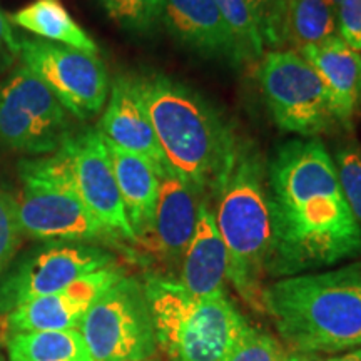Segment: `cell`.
<instances>
[{"mask_svg":"<svg viewBox=\"0 0 361 361\" xmlns=\"http://www.w3.org/2000/svg\"><path fill=\"white\" fill-rule=\"evenodd\" d=\"M101 4L111 20L129 32H152L162 22L164 0H101Z\"/></svg>","mask_w":361,"mask_h":361,"instance_id":"24","label":"cell"},{"mask_svg":"<svg viewBox=\"0 0 361 361\" xmlns=\"http://www.w3.org/2000/svg\"><path fill=\"white\" fill-rule=\"evenodd\" d=\"M283 361H328L318 353H303V351H293L290 355H284Z\"/></svg>","mask_w":361,"mask_h":361,"instance_id":"31","label":"cell"},{"mask_svg":"<svg viewBox=\"0 0 361 361\" xmlns=\"http://www.w3.org/2000/svg\"><path fill=\"white\" fill-rule=\"evenodd\" d=\"M142 286L157 346L171 361H226L247 328L226 293L196 296L162 276H149Z\"/></svg>","mask_w":361,"mask_h":361,"instance_id":"5","label":"cell"},{"mask_svg":"<svg viewBox=\"0 0 361 361\" xmlns=\"http://www.w3.org/2000/svg\"><path fill=\"white\" fill-rule=\"evenodd\" d=\"M271 252L266 273L298 276L361 256V226L318 139H293L266 164Z\"/></svg>","mask_w":361,"mask_h":361,"instance_id":"1","label":"cell"},{"mask_svg":"<svg viewBox=\"0 0 361 361\" xmlns=\"http://www.w3.org/2000/svg\"><path fill=\"white\" fill-rule=\"evenodd\" d=\"M169 166L197 194L213 192L238 137L213 104L164 74L135 78Z\"/></svg>","mask_w":361,"mask_h":361,"instance_id":"3","label":"cell"},{"mask_svg":"<svg viewBox=\"0 0 361 361\" xmlns=\"http://www.w3.org/2000/svg\"><path fill=\"white\" fill-rule=\"evenodd\" d=\"M20 61L51 89L71 116L90 119L109 96V75L97 54L44 39H19Z\"/></svg>","mask_w":361,"mask_h":361,"instance_id":"10","label":"cell"},{"mask_svg":"<svg viewBox=\"0 0 361 361\" xmlns=\"http://www.w3.org/2000/svg\"><path fill=\"white\" fill-rule=\"evenodd\" d=\"M258 78L271 117L284 133L314 139L336 126L323 80L300 52H264Z\"/></svg>","mask_w":361,"mask_h":361,"instance_id":"8","label":"cell"},{"mask_svg":"<svg viewBox=\"0 0 361 361\" xmlns=\"http://www.w3.org/2000/svg\"><path fill=\"white\" fill-rule=\"evenodd\" d=\"M283 346L276 338L247 326L226 361H283Z\"/></svg>","mask_w":361,"mask_h":361,"instance_id":"27","label":"cell"},{"mask_svg":"<svg viewBox=\"0 0 361 361\" xmlns=\"http://www.w3.org/2000/svg\"><path fill=\"white\" fill-rule=\"evenodd\" d=\"M336 25L343 42L361 52V0H341L338 4Z\"/></svg>","mask_w":361,"mask_h":361,"instance_id":"29","label":"cell"},{"mask_svg":"<svg viewBox=\"0 0 361 361\" xmlns=\"http://www.w3.org/2000/svg\"><path fill=\"white\" fill-rule=\"evenodd\" d=\"M62 146L69 154L78 191L94 218L109 234H119L135 241L117 188L109 149L101 130L87 128L78 134H71Z\"/></svg>","mask_w":361,"mask_h":361,"instance_id":"12","label":"cell"},{"mask_svg":"<svg viewBox=\"0 0 361 361\" xmlns=\"http://www.w3.org/2000/svg\"><path fill=\"white\" fill-rule=\"evenodd\" d=\"M197 194L176 171L159 178L154 226L144 245L168 264L180 266L197 219Z\"/></svg>","mask_w":361,"mask_h":361,"instance_id":"16","label":"cell"},{"mask_svg":"<svg viewBox=\"0 0 361 361\" xmlns=\"http://www.w3.org/2000/svg\"><path fill=\"white\" fill-rule=\"evenodd\" d=\"M221 16L241 49L245 62H259L264 56V42L255 17L245 0H214Z\"/></svg>","mask_w":361,"mask_h":361,"instance_id":"23","label":"cell"},{"mask_svg":"<svg viewBox=\"0 0 361 361\" xmlns=\"http://www.w3.org/2000/svg\"><path fill=\"white\" fill-rule=\"evenodd\" d=\"M106 139V137H104ZM114 168L117 188L123 204L137 239H147L154 226L157 196H159V178L156 171L141 156L124 151L106 141Z\"/></svg>","mask_w":361,"mask_h":361,"instance_id":"19","label":"cell"},{"mask_svg":"<svg viewBox=\"0 0 361 361\" xmlns=\"http://www.w3.org/2000/svg\"><path fill=\"white\" fill-rule=\"evenodd\" d=\"M328 361H361V348L351 350L341 356H333Z\"/></svg>","mask_w":361,"mask_h":361,"instance_id":"32","label":"cell"},{"mask_svg":"<svg viewBox=\"0 0 361 361\" xmlns=\"http://www.w3.org/2000/svg\"><path fill=\"white\" fill-rule=\"evenodd\" d=\"M326 2L329 4V6H331L333 8H335V11H336V7H338V4H340L341 2V0H326Z\"/></svg>","mask_w":361,"mask_h":361,"instance_id":"33","label":"cell"},{"mask_svg":"<svg viewBox=\"0 0 361 361\" xmlns=\"http://www.w3.org/2000/svg\"><path fill=\"white\" fill-rule=\"evenodd\" d=\"M162 22L171 35L201 57L246 64L214 0H164Z\"/></svg>","mask_w":361,"mask_h":361,"instance_id":"15","label":"cell"},{"mask_svg":"<svg viewBox=\"0 0 361 361\" xmlns=\"http://www.w3.org/2000/svg\"><path fill=\"white\" fill-rule=\"evenodd\" d=\"M300 54L322 78L336 124L351 129L361 109V54L348 47L340 35L308 45Z\"/></svg>","mask_w":361,"mask_h":361,"instance_id":"17","label":"cell"},{"mask_svg":"<svg viewBox=\"0 0 361 361\" xmlns=\"http://www.w3.org/2000/svg\"><path fill=\"white\" fill-rule=\"evenodd\" d=\"M228 279V251L216 226L207 197L200 201L194 234L180 263L179 283L196 296L224 293Z\"/></svg>","mask_w":361,"mask_h":361,"instance_id":"18","label":"cell"},{"mask_svg":"<svg viewBox=\"0 0 361 361\" xmlns=\"http://www.w3.org/2000/svg\"><path fill=\"white\" fill-rule=\"evenodd\" d=\"M123 278V273L111 268L99 269L78 279L66 290L24 301L12 308L8 316V328L12 333L62 331L79 329L85 311L111 286Z\"/></svg>","mask_w":361,"mask_h":361,"instance_id":"13","label":"cell"},{"mask_svg":"<svg viewBox=\"0 0 361 361\" xmlns=\"http://www.w3.org/2000/svg\"><path fill=\"white\" fill-rule=\"evenodd\" d=\"M333 161L343 196L361 226V144H343L336 149Z\"/></svg>","mask_w":361,"mask_h":361,"instance_id":"25","label":"cell"},{"mask_svg":"<svg viewBox=\"0 0 361 361\" xmlns=\"http://www.w3.org/2000/svg\"><path fill=\"white\" fill-rule=\"evenodd\" d=\"M255 17L264 47L281 49L286 42V0H245Z\"/></svg>","mask_w":361,"mask_h":361,"instance_id":"26","label":"cell"},{"mask_svg":"<svg viewBox=\"0 0 361 361\" xmlns=\"http://www.w3.org/2000/svg\"><path fill=\"white\" fill-rule=\"evenodd\" d=\"M79 331L92 361H144L157 348L146 291L133 278L123 276L99 296Z\"/></svg>","mask_w":361,"mask_h":361,"instance_id":"7","label":"cell"},{"mask_svg":"<svg viewBox=\"0 0 361 361\" xmlns=\"http://www.w3.org/2000/svg\"><path fill=\"white\" fill-rule=\"evenodd\" d=\"M114 258L107 251L84 243H52L25 258L8 274L0 288V303L6 308L32 298L66 290L78 279L111 268Z\"/></svg>","mask_w":361,"mask_h":361,"instance_id":"11","label":"cell"},{"mask_svg":"<svg viewBox=\"0 0 361 361\" xmlns=\"http://www.w3.org/2000/svg\"><path fill=\"white\" fill-rule=\"evenodd\" d=\"M263 308L295 351L361 348V261L278 279L264 286Z\"/></svg>","mask_w":361,"mask_h":361,"instance_id":"2","label":"cell"},{"mask_svg":"<svg viewBox=\"0 0 361 361\" xmlns=\"http://www.w3.org/2000/svg\"><path fill=\"white\" fill-rule=\"evenodd\" d=\"M22 236L16 197L0 188V274L11 264Z\"/></svg>","mask_w":361,"mask_h":361,"instance_id":"28","label":"cell"},{"mask_svg":"<svg viewBox=\"0 0 361 361\" xmlns=\"http://www.w3.org/2000/svg\"><path fill=\"white\" fill-rule=\"evenodd\" d=\"M69 135V112L27 67L0 82V149L52 154Z\"/></svg>","mask_w":361,"mask_h":361,"instance_id":"9","label":"cell"},{"mask_svg":"<svg viewBox=\"0 0 361 361\" xmlns=\"http://www.w3.org/2000/svg\"><path fill=\"white\" fill-rule=\"evenodd\" d=\"M11 22L44 40L89 54H97V44L57 0H37L13 13Z\"/></svg>","mask_w":361,"mask_h":361,"instance_id":"20","label":"cell"},{"mask_svg":"<svg viewBox=\"0 0 361 361\" xmlns=\"http://www.w3.org/2000/svg\"><path fill=\"white\" fill-rule=\"evenodd\" d=\"M335 35L336 11L326 0H286V42L296 52Z\"/></svg>","mask_w":361,"mask_h":361,"instance_id":"22","label":"cell"},{"mask_svg":"<svg viewBox=\"0 0 361 361\" xmlns=\"http://www.w3.org/2000/svg\"><path fill=\"white\" fill-rule=\"evenodd\" d=\"M216 226L228 251V279L251 308H263V278L271 252L266 164L259 149L239 139L214 191Z\"/></svg>","mask_w":361,"mask_h":361,"instance_id":"4","label":"cell"},{"mask_svg":"<svg viewBox=\"0 0 361 361\" xmlns=\"http://www.w3.org/2000/svg\"><path fill=\"white\" fill-rule=\"evenodd\" d=\"M144 361H157V360H152V358H149V360H144Z\"/></svg>","mask_w":361,"mask_h":361,"instance_id":"34","label":"cell"},{"mask_svg":"<svg viewBox=\"0 0 361 361\" xmlns=\"http://www.w3.org/2000/svg\"><path fill=\"white\" fill-rule=\"evenodd\" d=\"M97 129L106 141L146 159L156 171L157 178L174 171L161 151L135 78L119 75L114 79Z\"/></svg>","mask_w":361,"mask_h":361,"instance_id":"14","label":"cell"},{"mask_svg":"<svg viewBox=\"0 0 361 361\" xmlns=\"http://www.w3.org/2000/svg\"><path fill=\"white\" fill-rule=\"evenodd\" d=\"M20 57L19 39L12 30V22L0 11V75L13 66V62Z\"/></svg>","mask_w":361,"mask_h":361,"instance_id":"30","label":"cell"},{"mask_svg":"<svg viewBox=\"0 0 361 361\" xmlns=\"http://www.w3.org/2000/svg\"><path fill=\"white\" fill-rule=\"evenodd\" d=\"M11 361H92L79 329L16 333L8 340Z\"/></svg>","mask_w":361,"mask_h":361,"instance_id":"21","label":"cell"},{"mask_svg":"<svg viewBox=\"0 0 361 361\" xmlns=\"http://www.w3.org/2000/svg\"><path fill=\"white\" fill-rule=\"evenodd\" d=\"M19 176L22 234L52 243H85L109 234L84 204L64 146L52 156L20 161Z\"/></svg>","mask_w":361,"mask_h":361,"instance_id":"6","label":"cell"}]
</instances>
